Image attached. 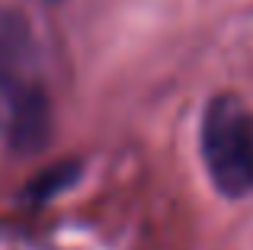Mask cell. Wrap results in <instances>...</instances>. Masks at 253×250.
<instances>
[{"instance_id":"obj_2","label":"cell","mask_w":253,"mask_h":250,"mask_svg":"<svg viewBox=\"0 0 253 250\" xmlns=\"http://www.w3.org/2000/svg\"><path fill=\"white\" fill-rule=\"evenodd\" d=\"M202 161L228 199L253 193V116L237 96H215L202 116Z\"/></svg>"},{"instance_id":"obj_1","label":"cell","mask_w":253,"mask_h":250,"mask_svg":"<svg viewBox=\"0 0 253 250\" xmlns=\"http://www.w3.org/2000/svg\"><path fill=\"white\" fill-rule=\"evenodd\" d=\"M0 131L19 154H36L51 131L36 39L29 23L6 6H0Z\"/></svg>"},{"instance_id":"obj_3","label":"cell","mask_w":253,"mask_h":250,"mask_svg":"<svg viewBox=\"0 0 253 250\" xmlns=\"http://www.w3.org/2000/svg\"><path fill=\"white\" fill-rule=\"evenodd\" d=\"M77 173H81L77 164H58V167H48L42 176H36V180L26 186V199H29V202H48V199H55L58 193H64V189L77 180Z\"/></svg>"}]
</instances>
